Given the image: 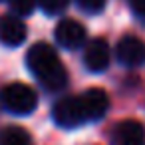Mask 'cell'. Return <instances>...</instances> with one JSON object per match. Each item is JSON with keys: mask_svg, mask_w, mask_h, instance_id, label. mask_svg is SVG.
I'll return each instance as SVG.
<instances>
[{"mask_svg": "<svg viewBox=\"0 0 145 145\" xmlns=\"http://www.w3.org/2000/svg\"><path fill=\"white\" fill-rule=\"evenodd\" d=\"M26 66L32 76L50 91H60L68 84V72L56 50L46 42H36L26 54Z\"/></svg>", "mask_w": 145, "mask_h": 145, "instance_id": "cell-1", "label": "cell"}, {"mask_svg": "<svg viewBox=\"0 0 145 145\" xmlns=\"http://www.w3.org/2000/svg\"><path fill=\"white\" fill-rule=\"evenodd\" d=\"M0 105L12 115H30L38 105V95L30 86L14 82L0 89Z\"/></svg>", "mask_w": 145, "mask_h": 145, "instance_id": "cell-2", "label": "cell"}, {"mask_svg": "<svg viewBox=\"0 0 145 145\" xmlns=\"http://www.w3.org/2000/svg\"><path fill=\"white\" fill-rule=\"evenodd\" d=\"M52 117L64 129H74V127H80L82 123H86V115H84V109H82V103H80V95L78 97L68 95V97H62L60 101H56V105L52 109Z\"/></svg>", "mask_w": 145, "mask_h": 145, "instance_id": "cell-3", "label": "cell"}, {"mask_svg": "<svg viewBox=\"0 0 145 145\" xmlns=\"http://www.w3.org/2000/svg\"><path fill=\"white\" fill-rule=\"evenodd\" d=\"M115 58L127 68H137L145 64V42L137 36H123L115 46Z\"/></svg>", "mask_w": 145, "mask_h": 145, "instance_id": "cell-4", "label": "cell"}, {"mask_svg": "<svg viewBox=\"0 0 145 145\" xmlns=\"http://www.w3.org/2000/svg\"><path fill=\"white\" fill-rule=\"evenodd\" d=\"M80 103L86 115V121H99L109 109V97L103 89L91 88L80 95Z\"/></svg>", "mask_w": 145, "mask_h": 145, "instance_id": "cell-5", "label": "cell"}, {"mask_svg": "<svg viewBox=\"0 0 145 145\" xmlns=\"http://www.w3.org/2000/svg\"><path fill=\"white\" fill-rule=\"evenodd\" d=\"M54 38H56V42L62 48H66V50H78L86 42V28L80 22H76L72 18H66V20H62L56 26Z\"/></svg>", "mask_w": 145, "mask_h": 145, "instance_id": "cell-6", "label": "cell"}, {"mask_svg": "<svg viewBox=\"0 0 145 145\" xmlns=\"http://www.w3.org/2000/svg\"><path fill=\"white\" fill-rule=\"evenodd\" d=\"M109 60H111L109 44L103 38H93L84 50V66L93 74H99V72L107 70Z\"/></svg>", "mask_w": 145, "mask_h": 145, "instance_id": "cell-7", "label": "cell"}, {"mask_svg": "<svg viewBox=\"0 0 145 145\" xmlns=\"http://www.w3.org/2000/svg\"><path fill=\"white\" fill-rule=\"evenodd\" d=\"M113 145H145V127L137 119H123L113 127Z\"/></svg>", "mask_w": 145, "mask_h": 145, "instance_id": "cell-8", "label": "cell"}, {"mask_svg": "<svg viewBox=\"0 0 145 145\" xmlns=\"http://www.w3.org/2000/svg\"><path fill=\"white\" fill-rule=\"evenodd\" d=\"M26 40V26L16 14H6L0 18V44L16 48Z\"/></svg>", "mask_w": 145, "mask_h": 145, "instance_id": "cell-9", "label": "cell"}, {"mask_svg": "<svg viewBox=\"0 0 145 145\" xmlns=\"http://www.w3.org/2000/svg\"><path fill=\"white\" fill-rule=\"evenodd\" d=\"M0 145H30V135L24 127L10 125L0 131Z\"/></svg>", "mask_w": 145, "mask_h": 145, "instance_id": "cell-10", "label": "cell"}, {"mask_svg": "<svg viewBox=\"0 0 145 145\" xmlns=\"http://www.w3.org/2000/svg\"><path fill=\"white\" fill-rule=\"evenodd\" d=\"M70 4V0H38V6L48 14V16H56L60 12H64Z\"/></svg>", "mask_w": 145, "mask_h": 145, "instance_id": "cell-11", "label": "cell"}, {"mask_svg": "<svg viewBox=\"0 0 145 145\" xmlns=\"http://www.w3.org/2000/svg\"><path fill=\"white\" fill-rule=\"evenodd\" d=\"M38 6V0H10V10L16 16H30Z\"/></svg>", "mask_w": 145, "mask_h": 145, "instance_id": "cell-12", "label": "cell"}, {"mask_svg": "<svg viewBox=\"0 0 145 145\" xmlns=\"http://www.w3.org/2000/svg\"><path fill=\"white\" fill-rule=\"evenodd\" d=\"M107 0H76V4L80 6V10L88 12V14H99L105 8Z\"/></svg>", "mask_w": 145, "mask_h": 145, "instance_id": "cell-13", "label": "cell"}, {"mask_svg": "<svg viewBox=\"0 0 145 145\" xmlns=\"http://www.w3.org/2000/svg\"><path fill=\"white\" fill-rule=\"evenodd\" d=\"M131 8L139 18L145 20V0H131Z\"/></svg>", "mask_w": 145, "mask_h": 145, "instance_id": "cell-14", "label": "cell"}, {"mask_svg": "<svg viewBox=\"0 0 145 145\" xmlns=\"http://www.w3.org/2000/svg\"><path fill=\"white\" fill-rule=\"evenodd\" d=\"M0 2H2V0H0Z\"/></svg>", "mask_w": 145, "mask_h": 145, "instance_id": "cell-15", "label": "cell"}]
</instances>
